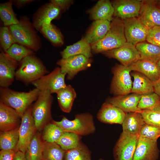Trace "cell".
Segmentation results:
<instances>
[{"label": "cell", "instance_id": "cell-6", "mask_svg": "<svg viewBox=\"0 0 160 160\" xmlns=\"http://www.w3.org/2000/svg\"><path fill=\"white\" fill-rule=\"evenodd\" d=\"M49 91H40L32 105V113L36 130L40 132L52 119L51 107L53 97Z\"/></svg>", "mask_w": 160, "mask_h": 160}, {"label": "cell", "instance_id": "cell-11", "mask_svg": "<svg viewBox=\"0 0 160 160\" xmlns=\"http://www.w3.org/2000/svg\"><path fill=\"white\" fill-rule=\"evenodd\" d=\"M92 60L83 55H78L62 58L57 64L62 72L67 75V79L71 80L79 71L84 70L91 65Z\"/></svg>", "mask_w": 160, "mask_h": 160}, {"label": "cell", "instance_id": "cell-30", "mask_svg": "<svg viewBox=\"0 0 160 160\" xmlns=\"http://www.w3.org/2000/svg\"><path fill=\"white\" fill-rule=\"evenodd\" d=\"M140 55V59L156 63L160 58V47L145 41L135 45Z\"/></svg>", "mask_w": 160, "mask_h": 160}, {"label": "cell", "instance_id": "cell-3", "mask_svg": "<svg viewBox=\"0 0 160 160\" xmlns=\"http://www.w3.org/2000/svg\"><path fill=\"white\" fill-rule=\"evenodd\" d=\"M34 28L27 18L23 17L18 23L10 26L9 28L16 43L36 51L40 43Z\"/></svg>", "mask_w": 160, "mask_h": 160}, {"label": "cell", "instance_id": "cell-44", "mask_svg": "<svg viewBox=\"0 0 160 160\" xmlns=\"http://www.w3.org/2000/svg\"><path fill=\"white\" fill-rule=\"evenodd\" d=\"M73 1L70 0H52L50 2L58 7L61 10L68 9L73 3Z\"/></svg>", "mask_w": 160, "mask_h": 160}, {"label": "cell", "instance_id": "cell-34", "mask_svg": "<svg viewBox=\"0 0 160 160\" xmlns=\"http://www.w3.org/2000/svg\"><path fill=\"white\" fill-rule=\"evenodd\" d=\"M0 17L4 26H10L19 23V20L12 9V1L0 4Z\"/></svg>", "mask_w": 160, "mask_h": 160}, {"label": "cell", "instance_id": "cell-51", "mask_svg": "<svg viewBox=\"0 0 160 160\" xmlns=\"http://www.w3.org/2000/svg\"><path fill=\"white\" fill-rule=\"evenodd\" d=\"M98 160H104L103 159H98Z\"/></svg>", "mask_w": 160, "mask_h": 160}, {"label": "cell", "instance_id": "cell-4", "mask_svg": "<svg viewBox=\"0 0 160 160\" xmlns=\"http://www.w3.org/2000/svg\"><path fill=\"white\" fill-rule=\"evenodd\" d=\"M48 72L41 61L33 55H29L20 62L17 70L15 79L26 84L33 82Z\"/></svg>", "mask_w": 160, "mask_h": 160}, {"label": "cell", "instance_id": "cell-15", "mask_svg": "<svg viewBox=\"0 0 160 160\" xmlns=\"http://www.w3.org/2000/svg\"><path fill=\"white\" fill-rule=\"evenodd\" d=\"M111 3L114 8L113 16L122 20L138 17L142 0H115Z\"/></svg>", "mask_w": 160, "mask_h": 160}, {"label": "cell", "instance_id": "cell-41", "mask_svg": "<svg viewBox=\"0 0 160 160\" xmlns=\"http://www.w3.org/2000/svg\"><path fill=\"white\" fill-rule=\"evenodd\" d=\"M139 135L141 137L157 141L160 137V127L145 123L142 126Z\"/></svg>", "mask_w": 160, "mask_h": 160}, {"label": "cell", "instance_id": "cell-18", "mask_svg": "<svg viewBox=\"0 0 160 160\" xmlns=\"http://www.w3.org/2000/svg\"><path fill=\"white\" fill-rule=\"evenodd\" d=\"M61 10L58 7L51 2L42 6L34 15V27L39 30L43 27L51 24L52 21L58 17Z\"/></svg>", "mask_w": 160, "mask_h": 160}, {"label": "cell", "instance_id": "cell-20", "mask_svg": "<svg viewBox=\"0 0 160 160\" xmlns=\"http://www.w3.org/2000/svg\"><path fill=\"white\" fill-rule=\"evenodd\" d=\"M21 120V118L14 109L0 101V132L19 127Z\"/></svg>", "mask_w": 160, "mask_h": 160}, {"label": "cell", "instance_id": "cell-49", "mask_svg": "<svg viewBox=\"0 0 160 160\" xmlns=\"http://www.w3.org/2000/svg\"><path fill=\"white\" fill-rule=\"evenodd\" d=\"M160 71V58L156 63Z\"/></svg>", "mask_w": 160, "mask_h": 160}, {"label": "cell", "instance_id": "cell-38", "mask_svg": "<svg viewBox=\"0 0 160 160\" xmlns=\"http://www.w3.org/2000/svg\"><path fill=\"white\" fill-rule=\"evenodd\" d=\"M17 62H20L26 57L33 54L32 51L20 44L15 43L5 52Z\"/></svg>", "mask_w": 160, "mask_h": 160}, {"label": "cell", "instance_id": "cell-36", "mask_svg": "<svg viewBox=\"0 0 160 160\" xmlns=\"http://www.w3.org/2000/svg\"><path fill=\"white\" fill-rule=\"evenodd\" d=\"M40 30L53 45L60 46L63 44L62 34L56 26L52 23L43 27Z\"/></svg>", "mask_w": 160, "mask_h": 160}, {"label": "cell", "instance_id": "cell-24", "mask_svg": "<svg viewBox=\"0 0 160 160\" xmlns=\"http://www.w3.org/2000/svg\"><path fill=\"white\" fill-rule=\"evenodd\" d=\"M111 22L105 20L94 21L83 38L89 44L94 43L102 39L110 28Z\"/></svg>", "mask_w": 160, "mask_h": 160}, {"label": "cell", "instance_id": "cell-43", "mask_svg": "<svg viewBox=\"0 0 160 160\" xmlns=\"http://www.w3.org/2000/svg\"><path fill=\"white\" fill-rule=\"evenodd\" d=\"M146 41L160 47V26H155L149 29Z\"/></svg>", "mask_w": 160, "mask_h": 160}, {"label": "cell", "instance_id": "cell-22", "mask_svg": "<svg viewBox=\"0 0 160 160\" xmlns=\"http://www.w3.org/2000/svg\"><path fill=\"white\" fill-rule=\"evenodd\" d=\"M131 71H137L145 75L153 83L160 77V71L156 63L147 60L139 59L129 66Z\"/></svg>", "mask_w": 160, "mask_h": 160}, {"label": "cell", "instance_id": "cell-23", "mask_svg": "<svg viewBox=\"0 0 160 160\" xmlns=\"http://www.w3.org/2000/svg\"><path fill=\"white\" fill-rule=\"evenodd\" d=\"M114 10L111 2L108 0H100L89 11L91 18L94 21L105 20L111 22Z\"/></svg>", "mask_w": 160, "mask_h": 160}, {"label": "cell", "instance_id": "cell-39", "mask_svg": "<svg viewBox=\"0 0 160 160\" xmlns=\"http://www.w3.org/2000/svg\"><path fill=\"white\" fill-rule=\"evenodd\" d=\"M141 114L145 123L160 127V102L151 109L142 110Z\"/></svg>", "mask_w": 160, "mask_h": 160}, {"label": "cell", "instance_id": "cell-28", "mask_svg": "<svg viewBox=\"0 0 160 160\" xmlns=\"http://www.w3.org/2000/svg\"><path fill=\"white\" fill-rule=\"evenodd\" d=\"M58 104L63 112L69 113L71 111L76 94L74 89L70 85H66L57 93Z\"/></svg>", "mask_w": 160, "mask_h": 160}, {"label": "cell", "instance_id": "cell-9", "mask_svg": "<svg viewBox=\"0 0 160 160\" xmlns=\"http://www.w3.org/2000/svg\"><path fill=\"white\" fill-rule=\"evenodd\" d=\"M139 137L122 131L113 149L114 160H133Z\"/></svg>", "mask_w": 160, "mask_h": 160}, {"label": "cell", "instance_id": "cell-7", "mask_svg": "<svg viewBox=\"0 0 160 160\" xmlns=\"http://www.w3.org/2000/svg\"><path fill=\"white\" fill-rule=\"evenodd\" d=\"M129 66L117 64L113 68V77L111 87V92L116 96L125 95L131 92L132 82Z\"/></svg>", "mask_w": 160, "mask_h": 160}, {"label": "cell", "instance_id": "cell-13", "mask_svg": "<svg viewBox=\"0 0 160 160\" xmlns=\"http://www.w3.org/2000/svg\"><path fill=\"white\" fill-rule=\"evenodd\" d=\"M102 53L109 58L117 60L121 65L127 66L140 59V54L135 46L127 42L119 48Z\"/></svg>", "mask_w": 160, "mask_h": 160}, {"label": "cell", "instance_id": "cell-48", "mask_svg": "<svg viewBox=\"0 0 160 160\" xmlns=\"http://www.w3.org/2000/svg\"><path fill=\"white\" fill-rule=\"evenodd\" d=\"M15 3L18 7L23 6L32 2V0H15Z\"/></svg>", "mask_w": 160, "mask_h": 160}, {"label": "cell", "instance_id": "cell-37", "mask_svg": "<svg viewBox=\"0 0 160 160\" xmlns=\"http://www.w3.org/2000/svg\"><path fill=\"white\" fill-rule=\"evenodd\" d=\"M42 130V138L44 141L48 143H56L65 132L52 122L47 124Z\"/></svg>", "mask_w": 160, "mask_h": 160}, {"label": "cell", "instance_id": "cell-16", "mask_svg": "<svg viewBox=\"0 0 160 160\" xmlns=\"http://www.w3.org/2000/svg\"><path fill=\"white\" fill-rule=\"evenodd\" d=\"M17 62L10 57L5 52L0 54V86L8 88L15 79Z\"/></svg>", "mask_w": 160, "mask_h": 160}, {"label": "cell", "instance_id": "cell-5", "mask_svg": "<svg viewBox=\"0 0 160 160\" xmlns=\"http://www.w3.org/2000/svg\"><path fill=\"white\" fill-rule=\"evenodd\" d=\"M52 122L59 126L65 132H73L81 136L92 134L96 130L93 117L88 113L77 114L72 120L63 116L60 121L53 120Z\"/></svg>", "mask_w": 160, "mask_h": 160}, {"label": "cell", "instance_id": "cell-27", "mask_svg": "<svg viewBox=\"0 0 160 160\" xmlns=\"http://www.w3.org/2000/svg\"><path fill=\"white\" fill-rule=\"evenodd\" d=\"M90 44L83 37L80 40L73 45L66 47L60 52L62 58L83 55L90 58L92 56Z\"/></svg>", "mask_w": 160, "mask_h": 160}, {"label": "cell", "instance_id": "cell-32", "mask_svg": "<svg viewBox=\"0 0 160 160\" xmlns=\"http://www.w3.org/2000/svg\"><path fill=\"white\" fill-rule=\"evenodd\" d=\"M91 152L80 142L76 148L66 151L64 160H91Z\"/></svg>", "mask_w": 160, "mask_h": 160}, {"label": "cell", "instance_id": "cell-8", "mask_svg": "<svg viewBox=\"0 0 160 160\" xmlns=\"http://www.w3.org/2000/svg\"><path fill=\"white\" fill-rule=\"evenodd\" d=\"M32 105L26 110L21 118L19 128V139L16 152L24 153L37 131L32 113Z\"/></svg>", "mask_w": 160, "mask_h": 160}, {"label": "cell", "instance_id": "cell-12", "mask_svg": "<svg viewBox=\"0 0 160 160\" xmlns=\"http://www.w3.org/2000/svg\"><path fill=\"white\" fill-rule=\"evenodd\" d=\"M123 20L127 42L135 46L138 43L146 40L150 28L145 25L137 17Z\"/></svg>", "mask_w": 160, "mask_h": 160}, {"label": "cell", "instance_id": "cell-2", "mask_svg": "<svg viewBox=\"0 0 160 160\" xmlns=\"http://www.w3.org/2000/svg\"><path fill=\"white\" fill-rule=\"evenodd\" d=\"M40 92L36 88L28 92H20L1 87L0 101L14 109L22 118L27 109L37 100Z\"/></svg>", "mask_w": 160, "mask_h": 160}, {"label": "cell", "instance_id": "cell-10", "mask_svg": "<svg viewBox=\"0 0 160 160\" xmlns=\"http://www.w3.org/2000/svg\"><path fill=\"white\" fill-rule=\"evenodd\" d=\"M65 73L62 72L60 67L56 68L51 72L44 75L31 84L40 91L47 90L52 94L57 93L65 87Z\"/></svg>", "mask_w": 160, "mask_h": 160}, {"label": "cell", "instance_id": "cell-29", "mask_svg": "<svg viewBox=\"0 0 160 160\" xmlns=\"http://www.w3.org/2000/svg\"><path fill=\"white\" fill-rule=\"evenodd\" d=\"M42 139L40 133L36 132L24 153L26 160H42L44 142Z\"/></svg>", "mask_w": 160, "mask_h": 160}, {"label": "cell", "instance_id": "cell-17", "mask_svg": "<svg viewBox=\"0 0 160 160\" xmlns=\"http://www.w3.org/2000/svg\"><path fill=\"white\" fill-rule=\"evenodd\" d=\"M159 153L157 141L139 136L133 160H157Z\"/></svg>", "mask_w": 160, "mask_h": 160}, {"label": "cell", "instance_id": "cell-26", "mask_svg": "<svg viewBox=\"0 0 160 160\" xmlns=\"http://www.w3.org/2000/svg\"><path fill=\"white\" fill-rule=\"evenodd\" d=\"M131 75L134 78L131 92L142 95L154 92L153 83L146 76L135 71Z\"/></svg>", "mask_w": 160, "mask_h": 160}, {"label": "cell", "instance_id": "cell-25", "mask_svg": "<svg viewBox=\"0 0 160 160\" xmlns=\"http://www.w3.org/2000/svg\"><path fill=\"white\" fill-rule=\"evenodd\" d=\"M145 123L141 113H126L122 124L123 131L132 135H139Z\"/></svg>", "mask_w": 160, "mask_h": 160}, {"label": "cell", "instance_id": "cell-50", "mask_svg": "<svg viewBox=\"0 0 160 160\" xmlns=\"http://www.w3.org/2000/svg\"><path fill=\"white\" fill-rule=\"evenodd\" d=\"M156 3L160 7V0H155Z\"/></svg>", "mask_w": 160, "mask_h": 160}, {"label": "cell", "instance_id": "cell-40", "mask_svg": "<svg viewBox=\"0 0 160 160\" xmlns=\"http://www.w3.org/2000/svg\"><path fill=\"white\" fill-rule=\"evenodd\" d=\"M160 102V97L154 92L141 95L137 107L141 110L151 109Z\"/></svg>", "mask_w": 160, "mask_h": 160}, {"label": "cell", "instance_id": "cell-46", "mask_svg": "<svg viewBox=\"0 0 160 160\" xmlns=\"http://www.w3.org/2000/svg\"><path fill=\"white\" fill-rule=\"evenodd\" d=\"M13 160H26L25 154L20 151L16 152L14 156Z\"/></svg>", "mask_w": 160, "mask_h": 160}, {"label": "cell", "instance_id": "cell-35", "mask_svg": "<svg viewBox=\"0 0 160 160\" xmlns=\"http://www.w3.org/2000/svg\"><path fill=\"white\" fill-rule=\"evenodd\" d=\"M81 136L69 132H64L56 143L67 151L76 147L81 142Z\"/></svg>", "mask_w": 160, "mask_h": 160}, {"label": "cell", "instance_id": "cell-33", "mask_svg": "<svg viewBox=\"0 0 160 160\" xmlns=\"http://www.w3.org/2000/svg\"><path fill=\"white\" fill-rule=\"evenodd\" d=\"M65 151L56 143L44 142L42 160H64Z\"/></svg>", "mask_w": 160, "mask_h": 160}, {"label": "cell", "instance_id": "cell-45", "mask_svg": "<svg viewBox=\"0 0 160 160\" xmlns=\"http://www.w3.org/2000/svg\"><path fill=\"white\" fill-rule=\"evenodd\" d=\"M16 152L12 150H1L0 160H13Z\"/></svg>", "mask_w": 160, "mask_h": 160}, {"label": "cell", "instance_id": "cell-14", "mask_svg": "<svg viewBox=\"0 0 160 160\" xmlns=\"http://www.w3.org/2000/svg\"><path fill=\"white\" fill-rule=\"evenodd\" d=\"M137 17L149 28L160 26V7L155 0H142Z\"/></svg>", "mask_w": 160, "mask_h": 160}, {"label": "cell", "instance_id": "cell-21", "mask_svg": "<svg viewBox=\"0 0 160 160\" xmlns=\"http://www.w3.org/2000/svg\"><path fill=\"white\" fill-rule=\"evenodd\" d=\"M141 97V95L132 93L111 97L106 102L114 105L126 113L134 112L141 113L142 110L137 107Z\"/></svg>", "mask_w": 160, "mask_h": 160}, {"label": "cell", "instance_id": "cell-1", "mask_svg": "<svg viewBox=\"0 0 160 160\" xmlns=\"http://www.w3.org/2000/svg\"><path fill=\"white\" fill-rule=\"evenodd\" d=\"M127 42L123 20L115 17L111 22L110 28L105 36L90 45L92 52L97 54L119 48Z\"/></svg>", "mask_w": 160, "mask_h": 160}, {"label": "cell", "instance_id": "cell-42", "mask_svg": "<svg viewBox=\"0 0 160 160\" xmlns=\"http://www.w3.org/2000/svg\"><path fill=\"white\" fill-rule=\"evenodd\" d=\"M0 42L1 46L5 52L16 43L9 28L7 26L0 28Z\"/></svg>", "mask_w": 160, "mask_h": 160}, {"label": "cell", "instance_id": "cell-31", "mask_svg": "<svg viewBox=\"0 0 160 160\" xmlns=\"http://www.w3.org/2000/svg\"><path fill=\"white\" fill-rule=\"evenodd\" d=\"M19 127L7 131L0 132L1 150H12L16 152L19 139Z\"/></svg>", "mask_w": 160, "mask_h": 160}, {"label": "cell", "instance_id": "cell-47", "mask_svg": "<svg viewBox=\"0 0 160 160\" xmlns=\"http://www.w3.org/2000/svg\"><path fill=\"white\" fill-rule=\"evenodd\" d=\"M154 91L160 97V77L159 79L153 83Z\"/></svg>", "mask_w": 160, "mask_h": 160}, {"label": "cell", "instance_id": "cell-19", "mask_svg": "<svg viewBox=\"0 0 160 160\" xmlns=\"http://www.w3.org/2000/svg\"><path fill=\"white\" fill-rule=\"evenodd\" d=\"M126 114L119 108L106 102L99 110L97 118L100 121L103 123L122 124Z\"/></svg>", "mask_w": 160, "mask_h": 160}]
</instances>
